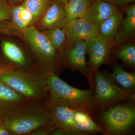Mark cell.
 I'll return each instance as SVG.
<instances>
[{
  "mask_svg": "<svg viewBox=\"0 0 135 135\" xmlns=\"http://www.w3.org/2000/svg\"><path fill=\"white\" fill-rule=\"evenodd\" d=\"M46 82L52 105H65L89 114L94 111L93 87L86 90L78 89L61 80L53 71L49 73Z\"/></svg>",
  "mask_w": 135,
  "mask_h": 135,
  "instance_id": "6da1fadb",
  "label": "cell"
},
{
  "mask_svg": "<svg viewBox=\"0 0 135 135\" xmlns=\"http://www.w3.org/2000/svg\"><path fill=\"white\" fill-rule=\"evenodd\" d=\"M94 110L102 112L122 101L135 102V94L126 92L107 74L98 71L93 78Z\"/></svg>",
  "mask_w": 135,
  "mask_h": 135,
  "instance_id": "7a4b0ae2",
  "label": "cell"
},
{
  "mask_svg": "<svg viewBox=\"0 0 135 135\" xmlns=\"http://www.w3.org/2000/svg\"><path fill=\"white\" fill-rule=\"evenodd\" d=\"M134 102L116 104L101 112L98 120L105 134L122 135L130 130L135 121Z\"/></svg>",
  "mask_w": 135,
  "mask_h": 135,
  "instance_id": "3957f363",
  "label": "cell"
},
{
  "mask_svg": "<svg viewBox=\"0 0 135 135\" xmlns=\"http://www.w3.org/2000/svg\"><path fill=\"white\" fill-rule=\"evenodd\" d=\"M0 80L26 97H38L45 92V86L41 81L19 71H7L0 76Z\"/></svg>",
  "mask_w": 135,
  "mask_h": 135,
  "instance_id": "277c9868",
  "label": "cell"
},
{
  "mask_svg": "<svg viewBox=\"0 0 135 135\" xmlns=\"http://www.w3.org/2000/svg\"><path fill=\"white\" fill-rule=\"evenodd\" d=\"M87 42V53L89 56L88 63L89 72L88 80L90 86H92L95 73L99 71L101 65L106 64L109 60V52L113 44L98 35Z\"/></svg>",
  "mask_w": 135,
  "mask_h": 135,
  "instance_id": "5b68a950",
  "label": "cell"
},
{
  "mask_svg": "<svg viewBox=\"0 0 135 135\" xmlns=\"http://www.w3.org/2000/svg\"><path fill=\"white\" fill-rule=\"evenodd\" d=\"M51 119V113L33 114L8 118L4 120L3 124L11 132L23 134L47 125Z\"/></svg>",
  "mask_w": 135,
  "mask_h": 135,
  "instance_id": "8992f818",
  "label": "cell"
},
{
  "mask_svg": "<svg viewBox=\"0 0 135 135\" xmlns=\"http://www.w3.org/2000/svg\"><path fill=\"white\" fill-rule=\"evenodd\" d=\"M23 32L26 41L37 55L51 64L56 62L57 57L56 50L43 32H40L33 26L27 27Z\"/></svg>",
  "mask_w": 135,
  "mask_h": 135,
  "instance_id": "52a82bcc",
  "label": "cell"
},
{
  "mask_svg": "<svg viewBox=\"0 0 135 135\" xmlns=\"http://www.w3.org/2000/svg\"><path fill=\"white\" fill-rule=\"evenodd\" d=\"M62 28L66 35L67 49L77 42L88 41L98 35L96 27L83 18L66 22Z\"/></svg>",
  "mask_w": 135,
  "mask_h": 135,
  "instance_id": "ba28073f",
  "label": "cell"
},
{
  "mask_svg": "<svg viewBox=\"0 0 135 135\" xmlns=\"http://www.w3.org/2000/svg\"><path fill=\"white\" fill-rule=\"evenodd\" d=\"M87 47V41L77 42L67 49L66 58L71 68L79 71L88 79L89 72L86 57Z\"/></svg>",
  "mask_w": 135,
  "mask_h": 135,
  "instance_id": "9c48e42d",
  "label": "cell"
},
{
  "mask_svg": "<svg viewBox=\"0 0 135 135\" xmlns=\"http://www.w3.org/2000/svg\"><path fill=\"white\" fill-rule=\"evenodd\" d=\"M66 22L64 3L60 0H54L50 2L44 12L41 22L42 27L46 29L55 27L62 28Z\"/></svg>",
  "mask_w": 135,
  "mask_h": 135,
  "instance_id": "30bf717a",
  "label": "cell"
},
{
  "mask_svg": "<svg viewBox=\"0 0 135 135\" xmlns=\"http://www.w3.org/2000/svg\"><path fill=\"white\" fill-rule=\"evenodd\" d=\"M118 9L115 5L109 2L97 0L90 4L83 18L97 28Z\"/></svg>",
  "mask_w": 135,
  "mask_h": 135,
  "instance_id": "8fae6325",
  "label": "cell"
},
{
  "mask_svg": "<svg viewBox=\"0 0 135 135\" xmlns=\"http://www.w3.org/2000/svg\"><path fill=\"white\" fill-rule=\"evenodd\" d=\"M135 33V4L128 8L126 16L122 19L118 31L114 40V44H119L134 39Z\"/></svg>",
  "mask_w": 135,
  "mask_h": 135,
  "instance_id": "7c38bea8",
  "label": "cell"
},
{
  "mask_svg": "<svg viewBox=\"0 0 135 135\" xmlns=\"http://www.w3.org/2000/svg\"><path fill=\"white\" fill-rule=\"evenodd\" d=\"M122 18L121 12L117 10L97 27L98 35L109 41L113 45Z\"/></svg>",
  "mask_w": 135,
  "mask_h": 135,
  "instance_id": "4fadbf2b",
  "label": "cell"
},
{
  "mask_svg": "<svg viewBox=\"0 0 135 135\" xmlns=\"http://www.w3.org/2000/svg\"><path fill=\"white\" fill-rule=\"evenodd\" d=\"M107 74L123 90L135 94L134 73L127 71L120 65H116L114 66L112 73Z\"/></svg>",
  "mask_w": 135,
  "mask_h": 135,
  "instance_id": "5bb4252c",
  "label": "cell"
},
{
  "mask_svg": "<svg viewBox=\"0 0 135 135\" xmlns=\"http://www.w3.org/2000/svg\"><path fill=\"white\" fill-rule=\"evenodd\" d=\"M64 4L67 22L84 17L90 1L89 0H68Z\"/></svg>",
  "mask_w": 135,
  "mask_h": 135,
  "instance_id": "9a60e30c",
  "label": "cell"
},
{
  "mask_svg": "<svg viewBox=\"0 0 135 135\" xmlns=\"http://www.w3.org/2000/svg\"><path fill=\"white\" fill-rule=\"evenodd\" d=\"M11 19L16 27L23 31L33 23V16L22 4L11 7Z\"/></svg>",
  "mask_w": 135,
  "mask_h": 135,
  "instance_id": "2e32d148",
  "label": "cell"
},
{
  "mask_svg": "<svg viewBox=\"0 0 135 135\" xmlns=\"http://www.w3.org/2000/svg\"><path fill=\"white\" fill-rule=\"evenodd\" d=\"M2 47L4 55L10 60L20 65L25 64L26 60L24 54L15 43L4 41L2 43Z\"/></svg>",
  "mask_w": 135,
  "mask_h": 135,
  "instance_id": "e0dca14e",
  "label": "cell"
},
{
  "mask_svg": "<svg viewBox=\"0 0 135 135\" xmlns=\"http://www.w3.org/2000/svg\"><path fill=\"white\" fill-rule=\"evenodd\" d=\"M43 33L56 50L60 49L66 43L65 31L62 27H55L47 29Z\"/></svg>",
  "mask_w": 135,
  "mask_h": 135,
  "instance_id": "ac0fdd59",
  "label": "cell"
},
{
  "mask_svg": "<svg viewBox=\"0 0 135 135\" xmlns=\"http://www.w3.org/2000/svg\"><path fill=\"white\" fill-rule=\"evenodd\" d=\"M117 58L130 66H135V45L134 43H126L122 45L116 52Z\"/></svg>",
  "mask_w": 135,
  "mask_h": 135,
  "instance_id": "d6986e66",
  "label": "cell"
},
{
  "mask_svg": "<svg viewBox=\"0 0 135 135\" xmlns=\"http://www.w3.org/2000/svg\"><path fill=\"white\" fill-rule=\"evenodd\" d=\"M24 97L0 80V103H16L22 101Z\"/></svg>",
  "mask_w": 135,
  "mask_h": 135,
  "instance_id": "ffe728a7",
  "label": "cell"
},
{
  "mask_svg": "<svg viewBox=\"0 0 135 135\" xmlns=\"http://www.w3.org/2000/svg\"><path fill=\"white\" fill-rule=\"evenodd\" d=\"M50 0H25L23 5L33 16V23L46 10Z\"/></svg>",
  "mask_w": 135,
  "mask_h": 135,
  "instance_id": "44dd1931",
  "label": "cell"
},
{
  "mask_svg": "<svg viewBox=\"0 0 135 135\" xmlns=\"http://www.w3.org/2000/svg\"><path fill=\"white\" fill-rule=\"evenodd\" d=\"M11 19V7L7 0H0V22Z\"/></svg>",
  "mask_w": 135,
  "mask_h": 135,
  "instance_id": "7402d4cb",
  "label": "cell"
},
{
  "mask_svg": "<svg viewBox=\"0 0 135 135\" xmlns=\"http://www.w3.org/2000/svg\"><path fill=\"white\" fill-rule=\"evenodd\" d=\"M11 28V25L7 21L0 22V35L10 33Z\"/></svg>",
  "mask_w": 135,
  "mask_h": 135,
  "instance_id": "603a6c76",
  "label": "cell"
},
{
  "mask_svg": "<svg viewBox=\"0 0 135 135\" xmlns=\"http://www.w3.org/2000/svg\"><path fill=\"white\" fill-rule=\"evenodd\" d=\"M107 1L112 3L114 5L122 6L129 3L133 2L135 0H105Z\"/></svg>",
  "mask_w": 135,
  "mask_h": 135,
  "instance_id": "cb8c5ba5",
  "label": "cell"
},
{
  "mask_svg": "<svg viewBox=\"0 0 135 135\" xmlns=\"http://www.w3.org/2000/svg\"><path fill=\"white\" fill-rule=\"evenodd\" d=\"M9 135V133L5 126H0V135Z\"/></svg>",
  "mask_w": 135,
  "mask_h": 135,
  "instance_id": "d4e9b609",
  "label": "cell"
},
{
  "mask_svg": "<svg viewBox=\"0 0 135 135\" xmlns=\"http://www.w3.org/2000/svg\"><path fill=\"white\" fill-rule=\"evenodd\" d=\"M52 135H65L66 133L64 130L62 129L59 128L57 129L56 130L54 131L53 133H52Z\"/></svg>",
  "mask_w": 135,
  "mask_h": 135,
  "instance_id": "484cf974",
  "label": "cell"
},
{
  "mask_svg": "<svg viewBox=\"0 0 135 135\" xmlns=\"http://www.w3.org/2000/svg\"><path fill=\"white\" fill-rule=\"evenodd\" d=\"M50 129H44L43 130L41 131H38L37 132L33 133L34 135H46L49 133Z\"/></svg>",
  "mask_w": 135,
  "mask_h": 135,
  "instance_id": "4316f807",
  "label": "cell"
},
{
  "mask_svg": "<svg viewBox=\"0 0 135 135\" xmlns=\"http://www.w3.org/2000/svg\"><path fill=\"white\" fill-rule=\"evenodd\" d=\"M7 69L5 68H1L0 69V76H1L5 72L7 71Z\"/></svg>",
  "mask_w": 135,
  "mask_h": 135,
  "instance_id": "83f0119b",
  "label": "cell"
},
{
  "mask_svg": "<svg viewBox=\"0 0 135 135\" xmlns=\"http://www.w3.org/2000/svg\"><path fill=\"white\" fill-rule=\"evenodd\" d=\"M9 1L12 2H16L20 1H21V0H9Z\"/></svg>",
  "mask_w": 135,
  "mask_h": 135,
  "instance_id": "f1b7e54d",
  "label": "cell"
},
{
  "mask_svg": "<svg viewBox=\"0 0 135 135\" xmlns=\"http://www.w3.org/2000/svg\"><path fill=\"white\" fill-rule=\"evenodd\" d=\"M60 1L62 2L63 3H65L66 1H67L68 0H60Z\"/></svg>",
  "mask_w": 135,
  "mask_h": 135,
  "instance_id": "f546056e",
  "label": "cell"
},
{
  "mask_svg": "<svg viewBox=\"0 0 135 135\" xmlns=\"http://www.w3.org/2000/svg\"><path fill=\"white\" fill-rule=\"evenodd\" d=\"M89 1H92V0H89Z\"/></svg>",
  "mask_w": 135,
  "mask_h": 135,
  "instance_id": "4dcf8cb0",
  "label": "cell"
}]
</instances>
